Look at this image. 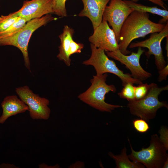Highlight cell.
<instances>
[{"instance_id": "6da1fadb", "label": "cell", "mask_w": 168, "mask_h": 168, "mask_svg": "<svg viewBox=\"0 0 168 168\" xmlns=\"http://www.w3.org/2000/svg\"><path fill=\"white\" fill-rule=\"evenodd\" d=\"M147 12L134 11L127 17L121 28L118 43L119 50L124 55L129 54L127 49L134 40L161 31L165 24L156 23L149 18Z\"/></svg>"}, {"instance_id": "7a4b0ae2", "label": "cell", "mask_w": 168, "mask_h": 168, "mask_svg": "<svg viewBox=\"0 0 168 168\" xmlns=\"http://www.w3.org/2000/svg\"><path fill=\"white\" fill-rule=\"evenodd\" d=\"M108 76L107 73L93 76L91 80V86L86 91L80 94L78 98L91 107L102 112H111L116 108L122 107L121 105L111 104L105 101L106 94L110 91L114 93L117 90L114 85H109L106 83Z\"/></svg>"}, {"instance_id": "3957f363", "label": "cell", "mask_w": 168, "mask_h": 168, "mask_svg": "<svg viewBox=\"0 0 168 168\" xmlns=\"http://www.w3.org/2000/svg\"><path fill=\"white\" fill-rule=\"evenodd\" d=\"M50 14L39 18L32 19L15 33L6 37H0V46L11 45L21 52L26 67L30 71V63L28 48L30 38L34 32L40 27L54 20Z\"/></svg>"}, {"instance_id": "277c9868", "label": "cell", "mask_w": 168, "mask_h": 168, "mask_svg": "<svg viewBox=\"0 0 168 168\" xmlns=\"http://www.w3.org/2000/svg\"><path fill=\"white\" fill-rule=\"evenodd\" d=\"M149 88L147 95L139 100L129 101L127 107L130 113L146 121L154 118L158 109L165 107L168 109L166 101H160L158 96L164 91L168 90V86L159 87L155 83L149 84Z\"/></svg>"}, {"instance_id": "5b68a950", "label": "cell", "mask_w": 168, "mask_h": 168, "mask_svg": "<svg viewBox=\"0 0 168 168\" xmlns=\"http://www.w3.org/2000/svg\"><path fill=\"white\" fill-rule=\"evenodd\" d=\"M131 153L128 155L133 161L142 164L147 168H161L168 158L167 150L160 141L156 134L151 136L149 146L147 148L142 147L139 151L133 148L130 142Z\"/></svg>"}, {"instance_id": "8992f818", "label": "cell", "mask_w": 168, "mask_h": 168, "mask_svg": "<svg viewBox=\"0 0 168 168\" xmlns=\"http://www.w3.org/2000/svg\"><path fill=\"white\" fill-rule=\"evenodd\" d=\"M90 47L91 56L88 59L84 61L82 64L93 66L96 71V75H100L107 73L114 74L120 79L123 86L128 83L138 85L142 83V81L133 77L131 74L125 73L119 69L114 61L108 58L104 50L91 44Z\"/></svg>"}, {"instance_id": "52a82bcc", "label": "cell", "mask_w": 168, "mask_h": 168, "mask_svg": "<svg viewBox=\"0 0 168 168\" xmlns=\"http://www.w3.org/2000/svg\"><path fill=\"white\" fill-rule=\"evenodd\" d=\"M15 91L19 98L28 107L29 114L33 119L48 120L51 110L49 100L34 93L27 85L17 87Z\"/></svg>"}, {"instance_id": "ba28073f", "label": "cell", "mask_w": 168, "mask_h": 168, "mask_svg": "<svg viewBox=\"0 0 168 168\" xmlns=\"http://www.w3.org/2000/svg\"><path fill=\"white\" fill-rule=\"evenodd\" d=\"M168 37V21L164 28L160 32L151 34L149 38L144 40L131 43L129 48H146L148 51L145 54L148 58L153 55L154 56L155 64L158 70L166 65V62L163 55L161 42L164 38Z\"/></svg>"}, {"instance_id": "9c48e42d", "label": "cell", "mask_w": 168, "mask_h": 168, "mask_svg": "<svg viewBox=\"0 0 168 168\" xmlns=\"http://www.w3.org/2000/svg\"><path fill=\"white\" fill-rule=\"evenodd\" d=\"M106 6L102 20L106 21L111 26L117 41L119 42V33L123 23L127 17L134 10L122 0H110Z\"/></svg>"}, {"instance_id": "30bf717a", "label": "cell", "mask_w": 168, "mask_h": 168, "mask_svg": "<svg viewBox=\"0 0 168 168\" xmlns=\"http://www.w3.org/2000/svg\"><path fill=\"white\" fill-rule=\"evenodd\" d=\"M145 50L139 47L137 52H132L129 55L122 54L119 49L115 51L107 52L108 57L125 65L131 72L132 77L142 81L151 77L152 74L145 71L140 65V59Z\"/></svg>"}, {"instance_id": "8fae6325", "label": "cell", "mask_w": 168, "mask_h": 168, "mask_svg": "<svg viewBox=\"0 0 168 168\" xmlns=\"http://www.w3.org/2000/svg\"><path fill=\"white\" fill-rule=\"evenodd\" d=\"M94 30L93 34L89 38L91 44L106 52L115 51L119 49L115 33L106 21L102 20Z\"/></svg>"}, {"instance_id": "7c38bea8", "label": "cell", "mask_w": 168, "mask_h": 168, "mask_svg": "<svg viewBox=\"0 0 168 168\" xmlns=\"http://www.w3.org/2000/svg\"><path fill=\"white\" fill-rule=\"evenodd\" d=\"M53 0L24 1L21 7L13 12L15 16L24 18L29 21L53 13Z\"/></svg>"}, {"instance_id": "4fadbf2b", "label": "cell", "mask_w": 168, "mask_h": 168, "mask_svg": "<svg viewBox=\"0 0 168 168\" xmlns=\"http://www.w3.org/2000/svg\"><path fill=\"white\" fill-rule=\"evenodd\" d=\"M81 0L83 4V8L78 14V16L89 18L94 30L102 22L104 12L110 0Z\"/></svg>"}, {"instance_id": "5bb4252c", "label": "cell", "mask_w": 168, "mask_h": 168, "mask_svg": "<svg viewBox=\"0 0 168 168\" xmlns=\"http://www.w3.org/2000/svg\"><path fill=\"white\" fill-rule=\"evenodd\" d=\"M2 113L0 117V124H3L10 117L28 110V106L15 95L4 98L1 104Z\"/></svg>"}, {"instance_id": "9a60e30c", "label": "cell", "mask_w": 168, "mask_h": 168, "mask_svg": "<svg viewBox=\"0 0 168 168\" xmlns=\"http://www.w3.org/2000/svg\"><path fill=\"white\" fill-rule=\"evenodd\" d=\"M74 33V29L66 25L64 26L63 33L59 36L60 44L59 46V52L57 57L59 60L63 61L68 67L71 64V60L68 52Z\"/></svg>"}, {"instance_id": "2e32d148", "label": "cell", "mask_w": 168, "mask_h": 168, "mask_svg": "<svg viewBox=\"0 0 168 168\" xmlns=\"http://www.w3.org/2000/svg\"><path fill=\"white\" fill-rule=\"evenodd\" d=\"M125 2L134 11L148 12L156 14L162 17L160 21L162 23L168 20V11L166 9H161L156 7H150L138 4L131 0H124Z\"/></svg>"}, {"instance_id": "e0dca14e", "label": "cell", "mask_w": 168, "mask_h": 168, "mask_svg": "<svg viewBox=\"0 0 168 168\" xmlns=\"http://www.w3.org/2000/svg\"><path fill=\"white\" fill-rule=\"evenodd\" d=\"M108 155L115 162L116 168H144L145 166L142 163L131 161L127 154L125 147L122 150L120 154L115 155L111 152Z\"/></svg>"}, {"instance_id": "ac0fdd59", "label": "cell", "mask_w": 168, "mask_h": 168, "mask_svg": "<svg viewBox=\"0 0 168 168\" xmlns=\"http://www.w3.org/2000/svg\"><path fill=\"white\" fill-rule=\"evenodd\" d=\"M28 21L26 19L20 17L7 29L0 32V37H6L15 33L23 27Z\"/></svg>"}, {"instance_id": "d6986e66", "label": "cell", "mask_w": 168, "mask_h": 168, "mask_svg": "<svg viewBox=\"0 0 168 168\" xmlns=\"http://www.w3.org/2000/svg\"><path fill=\"white\" fill-rule=\"evenodd\" d=\"M119 97L126 99L128 101L135 100L134 86L130 83L126 84L124 86L120 92L118 93Z\"/></svg>"}, {"instance_id": "ffe728a7", "label": "cell", "mask_w": 168, "mask_h": 168, "mask_svg": "<svg viewBox=\"0 0 168 168\" xmlns=\"http://www.w3.org/2000/svg\"><path fill=\"white\" fill-rule=\"evenodd\" d=\"M14 15L13 13L7 15L0 16V32L4 31L10 27L20 18Z\"/></svg>"}, {"instance_id": "44dd1931", "label": "cell", "mask_w": 168, "mask_h": 168, "mask_svg": "<svg viewBox=\"0 0 168 168\" xmlns=\"http://www.w3.org/2000/svg\"><path fill=\"white\" fill-rule=\"evenodd\" d=\"M67 0H53V13L61 17H65L67 15L65 7V2Z\"/></svg>"}, {"instance_id": "7402d4cb", "label": "cell", "mask_w": 168, "mask_h": 168, "mask_svg": "<svg viewBox=\"0 0 168 168\" xmlns=\"http://www.w3.org/2000/svg\"><path fill=\"white\" fill-rule=\"evenodd\" d=\"M149 84L143 83L137 86H134L135 100H139L143 98L147 94L149 88Z\"/></svg>"}, {"instance_id": "603a6c76", "label": "cell", "mask_w": 168, "mask_h": 168, "mask_svg": "<svg viewBox=\"0 0 168 168\" xmlns=\"http://www.w3.org/2000/svg\"><path fill=\"white\" fill-rule=\"evenodd\" d=\"M133 124L134 128L141 133L146 132L150 128L147 121L141 118L133 120Z\"/></svg>"}, {"instance_id": "cb8c5ba5", "label": "cell", "mask_w": 168, "mask_h": 168, "mask_svg": "<svg viewBox=\"0 0 168 168\" xmlns=\"http://www.w3.org/2000/svg\"><path fill=\"white\" fill-rule=\"evenodd\" d=\"M159 139L166 148L168 150V129L166 127L162 126L159 131Z\"/></svg>"}, {"instance_id": "d4e9b609", "label": "cell", "mask_w": 168, "mask_h": 168, "mask_svg": "<svg viewBox=\"0 0 168 168\" xmlns=\"http://www.w3.org/2000/svg\"><path fill=\"white\" fill-rule=\"evenodd\" d=\"M84 46L83 44L77 43L72 39L71 42L68 54L69 56H70L76 53H80Z\"/></svg>"}, {"instance_id": "484cf974", "label": "cell", "mask_w": 168, "mask_h": 168, "mask_svg": "<svg viewBox=\"0 0 168 168\" xmlns=\"http://www.w3.org/2000/svg\"><path fill=\"white\" fill-rule=\"evenodd\" d=\"M158 72L159 73L158 81L159 82L166 80L168 75V64L162 69L158 70Z\"/></svg>"}, {"instance_id": "4316f807", "label": "cell", "mask_w": 168, "mask_h": 168, "mask_svg": "<svg viewBox=\"0 0 168 168\" xmlns=\"http://www.w3.org/2000/svg\"><path fill=\"white\" fill-rule=\"evenodd\" d=\"M138 0H132L131 1L136 2ZM148 0L158 5L161 7L163 9H167V6L166 4L163 1L161 0Z\"/></svg>"}, {"instance_id": "83f0119b", "label": "cell", "mask_w": 168, "mask_h": 168, "mask_svg": "<svg viewBox=\"0 0 168 168\" xmlns=\"http://www.w3.org/2000/svg\"><path fill=\"white\" fill-rule=\"evenodd\" d=\"M168 167V158L165 162L162 168H167Z\"/></svg>"}, {"instance_id": "f1b7e54d", "label": "cell", "mask_w": 168, "mask_h": 168, "mask_svg": "<svg viewBox=\"0 0 168 168\" xmlns=\"http://www.w3.org/2000/svg\"><path fill=\"white\" fill-rule=\"evenodd\" d=\"M161 0L163 1H167L168 0Z\"/></svg>"}]
</instances>
